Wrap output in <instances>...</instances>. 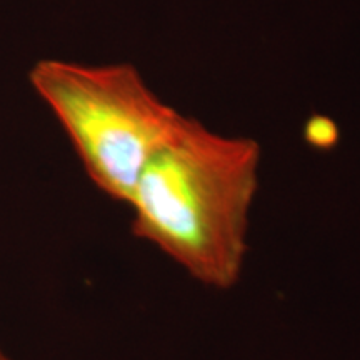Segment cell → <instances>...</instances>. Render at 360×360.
<instances>
[{
	"label": "cell",
	"instance_id": "4",
	"mask_svg": "<svg viewBox=\"0 0 360 360\" xmlns=\"http://www.w3.org/2000/svg\"><path fill=\"white\" fill-rule=\"evenodd\" d=\"M0 360H13V359L6 352V350L0 347Z\"/></svg>",
	"mask_w": 360,
	"mask_h": 360
},
{
	"label": "cell",
	"instance_id": "1",
	"mask_svg": "<svg viewBox=\"0 0 360 360\" xmlns=\"http://www.w3.org/2000/svg\"><path fill=\"white\" fill-rule=\"evenodd\" d=\"M260 146L184 115L135 186L132 232L192 278L231 289L244 270Z\"/></svg>",
	"mask_w": 360,
	"mask_h": 360
},
{
	"label": "cell",
	"instance_id": "3",
	"mask_svg": "<svg viewBox=\"0 0 360 360\" xmlns=\"http://www.w3.org/2000/svg\"><path fill=\"white\" fill-rule=\"evenodd\" d=\"M305 139L310 146L328 147L337 141V127L328 117L312 115L305 124Z\"/></svg>",
	"mask_w": 360,
	"mask_h": 360
},
{
	"label": "cell",
	"instance_id": "2",
	"mask_svg": "<svg viewBox=\"0 0 360 360\" xmlns=\"http://www.w3.org/2000/svg\"><path fill=\"white\" fill-rule=\"evenodd\" d=\"M30 82L69 135L90 180L124 204L184 119L129 64L42 60L30 72Z\"/></svg>",
	"mask_w": 360,
	"mask_h": 360
}]
</instances>
